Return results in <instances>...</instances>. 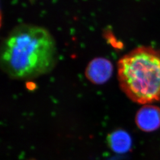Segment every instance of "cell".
<instances>
[{
	"instance_id": "obj_4",
	"label": "cell",
	"mask_w": 160,
	"mask_h": 160,
	"mask_svg": "<svg viewBox=\"0 0 160 160\" xmlns=\"http://www.w3.org/2000/svg\"><path fill=\"white\" fill-rule=\"evenodd\" d=\"M135 123L141 131L150 132L160 127V108L145 104L138 110L135 116Z\"/></svg>"
},
{
	"instance_id": "obj_1",
	"label": "cell",
	"mask_w": 160,
	"mask_h": 160,
	"mask_svg": "<svg viewBox=\"0 0 160 160\" xmlns=\"http://www.w3.org/2000/svg\"><path fill=\"white\" fill-rule=\"evenodd\" d=\"M1 65L10 78L30 80L50 72L57 62V49L47 29L22 24L12 30L1 48Z\"/></svg>"
},
{
	"instance_id": "obj_3",
	"label": "cell",
	"mask_w": 160,
	"mask_h": 160,
	"mask_svg": "<svg viewBox=\"0 0 160 160\" xmlns=\"http://www.w3.org/2000/svg\"><path fill=\"white\" fill-rule=\"evenodd\" d=\"M113 66L109 59L96 58L89 62L86 69L85 75L87 80L94 84H103L111 78Z\"/></svg>"
},
{
	"instance_id": "obj_5",
	"label": "cell",
	"mask_w": 160,
	"mask_h": 160,
	"mask_svg": "<svg viewBox=\"0 0 160 160\" xmlns=\"http://www.w3.org/2000/svg\"><path fill=\"white\" fill-rule=\"evenodd\" d=\"M110 148L116 153L124 154L131 148L132 139L129 134L123 130L112 132L108 138Z\"/></svg>"
},
{
	"instance_id": "obj_2",
	"label": "cell",
	"mask_w": 160,
	"mask_h": 160,
	"mask_svg": "<svg viewBox=\"0 0 160 160\" xmlns=\"http://www.w3.org/2000/svg\"><path fill=\"white\" fill-rule=\"evenodd\" d=\"M118 77L121 90L135 103L160 101V51L140 46L120 58Z\"/></svg>"
}]
</instances>
